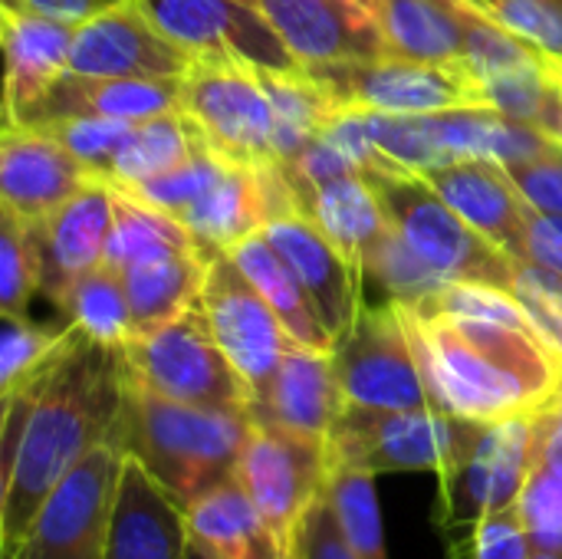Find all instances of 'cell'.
I'll return each instance as SVG.
<instances>
[{
    "label": "cell",
    "mask_w": 562,
    "mask_h": 559,
    "mask_svg": "<svg viewBox=\"0 0 562 559\" xmlns=\"http://www.w3.org/2000/svg\"><path fill=\"white\" fill-rule=\"evenodd\" d=\"M188 521L184 507L125 455L105 559H184Z\"/></svg>",
    "instance_id": "23"
},
{
    "label": "cell",
    "mask_w": 562,
    "mask_h": 559,
    "mask_svg": "<svg viewBox=\"0 0 562 559\" xmlns=\"http://www.w3.org/2000/svg\"><path fill=\"white\" fill-rule=\"evenodd\" d=\"M201 306L211 323L214 339L247 379L254 395L273 379L286 349L296 343L280 323L267 297L250 283V277L234 264L231 254H217L207 264L201 287Z\"/></svg>",
    "instance_id": "13"
},
{
    "label": "cell",
    "mask_w": 562,
    "mask_h": 559,
    "mask_svg": "<svg viewBox=\"0 0 562 559\" xmlns=\"http://www.w3.org/2000/svg\"><path fill=\"white\" fill-rule=\"evenodd\" d=\"M250 3H257V0H250Z\"/></svg>",
    "instance_id": "60"
},
{
    "label": "cell",
    "mask_w": 562,
    "mask_h": 559,
    "mask_svg": "<svg viewBox=\"0 0 562 559\" xmlns=\"http://www.w3.org/2000/svg\"><path fill=\"white\" fill-rule=\"evenodd\" d=\"M389 224L448 283H491L514 290L517 264L504 247L471 227L422 175H366Z\"/></svg>",
    "instance_id": "7"
},
{
    "label": "cell",
    "mask_w": 562,
    "mask_h": 559,
    "mask_svg": "<svg viewBox=\"0 0 562 559\" xmlns=\"http://www.w3.org/2000/svg\"><path fill=\"white\" fill-rule=\"evenodd\" d=\"M3 3H23L30 10H40L46 16H56V20H66L72 26L105 13V10H115L128 0H3Z\"/></svg>",
    "instance_id": "52"
},
{
    "label": "cell",
    "mask_w": 562,
    "mask_h": 559,
    "mask_svg": "<svg viewBox=\"0 0 562 559\" xmlns=\"http://www.w3.org/2000/svg\"><path fill=\"white\" fill-rule=\"evenodd\" d=\"M422 178H428L431 188L487 241L504 247L514 260L524 257V227L530 201L520 194L504 165L461 158Z\"/></svg>",
    "instance_id": "24"
},
{
    "label": "cell",
    "mask_w": 562,
    "mask_h": 559,
    "mask_svg": "<svg viewBox=\"0 0 562 559\" xmlns=\"http://www.w3.org/2000/svg\"><path fill=\"white\" fill-rule=\"evenodd\" d=\"M231 165V158H224L211 142L207 145H201L184 165H178L175 171H168V175H158V178H151V181H142V185H135V188H128V194H135L138 201H145V204H151V208H161V211H168V214H175V217H181L217 178H221V171ZM122 191V188H119Z\"/></svg>",
    "instance_id": "39"
},
{
    "label": "cell",
    "mask_w": 562,
    "mask_h": 559,
    "mask_svg": "<svg viewBox=\"0 0 562 559\" xmlns=\"http://www.w3.org/2000/svg\"><path fill=\"white\" fill-rule=\"evenodd\" d=\"M250 432V412L171 402L125 379V402L112 441L181 507H191L217 484L237 478Z\"/></svg>",
    "instance_id": "3"
},
{
    "label": "cell",
    "mask_w": 562,
    "mask_h": 559,
    "mask_svg": "<svg viewBox=\"0 0 562 559\" xmlns=\"http://www.w3.org/2000/svg\"><path fill=\"white\" fill-rule=\"evenodd\" d=\"M306 544H310V559H359L352 554L349 540L342 537L336 517H333V507L326 501V491L323 497L316 501V507L310 511V521H306Z\"/></svg>",
    "instance_id": "51"
},
{
    "label": "cell",
    "mask_w": 562,
    "mask_h": 559,
    "mask_svg": "<svg viewBox=\"0 0 562 559\" xmlns=\"http://www.w3.org/2000/svg\"><path fill=\"white\" fill-rule=\"evenodd\" d=\"M300 201L280 165L250 168L231 161L221 178L178 217L207 257L227 254L237 241L263 231L270 221L296 214Z\"/></svg>",
    "instance_id": "16"
},
{
    "label": "cell",
    "mask_w": 562,
    "mask_h": 559,
    "mask_svg": "<svg viewBox=\"0 0 562 559\" xmlns=\"http://www.w3.org/2000/svg\"><path fill=\"white\" fill-rule=\"evenodd\" d=\"M194 53L165 36L148 13L128 0L76 26L69 72L102 79H184Z\"/></svg>",
    "instance_id": "15"
},
{
    "label": "cell",
    "mask_w": 562,
    "mask_h": 559,
    "mask_svg": "<svg viewBox=\"0 0 562 559\" xmlns=\"http://www.w3.org/2000/svg\"><path fill=\"white\" fill-rule=\"evenodd\" d=\"M342 405L415 412L435 409L398 303H362L352 329L333 349ZM438 412V409H435Z\"/></svg>",
    "instance_id": "10"
},
{
    "label": "cell",
    "mask_w": 562,
    "mask_h": 559,
    "mask_svg": "<svg viewBox=\"0 0 562 559\" xmlns=\"http://www.w3.org/2000/svg\"><path fill=\"white\" fill-rule=\"evenodd\" d=\"M375 16L392 56L464 63V23L451 0H382Z\"/></svg>",
    "instance_id": "30"
},
{
    "label": "cell",
    "mask_w": 562,
    "mask_h": 559,
    "mask_svg": "<svg viewBox=\"0 0 562 559\" xmlns=\"http://www.w3.org/2000/svg\"><path fill=\"white\" fill-rule=\"evenodd\" d=\"M369 138L412 175H428L458 161L441 142L431 115H395V112H359Z\"/></svg>",
    "instance_id": "37"
},
{
    "label": "cell",
    "mask_w": 562,
    "mask_h": 559,
    "mask_svg": "<svg viewBox=\"0 0 562 559\" xmlns=\"http://www.w3.org/2000/svg\"><path fill=\"white\" fill-rule=\"evenodd\" d=\"M72 326H79L86 336L105 343V346H125L135 336V316L128 306L125 280L109 264H99L95 270L82 273L56 303Z\"/></svg>",
    "instance_id": "35"
},
{
    "label": "cell",
    "mask_w": 562,
    "mask_h": 559,
    "mask_svg": "<svg viewBox=\"0 0 562 559\" xmlns=\"http://www.w3.org/2000/svg\"><path fill=\"white\" fill-rule=\"evenodd\" d=\"M537 336L562 359V277L537 264H517L514 290Z\"/></svg>",
    "instance_id": "43"
},
{
    "label": "cell",
    "mask_w": 562,
    "mask_h": 559,
    "mask_svg": "<svg viewBox=\"0 0 562 559\" xmlns=\"http://www.w3.org/2000/svg\"><path fill=\"white\" fill-rule=\"evenodd\" d=\"M188 544L211 559H283V547L237 478L184 507Z\"/></svg>",
    "instance_id": "26"
},
{
    "label": "cell",
    "mask_w": 562,
    "mask_h": 559,
    "mask_svg": "<svg viewBox=\"0 0 562 559\" xmlns=\"http://www.w3.org/2000/svg\"><path fill=\"white\" fill-rule=\"evenodd\" d=\"M125 451L92 448L40 504L16 559H105Z\"/></svg>",
    "instance_id": "11"
},
{
    "label": "cell",
    "mask_w": 562,
    "mask_h": 559,
    "mask_svg": "<svg viewBox=\"0 0 562 559\" xmlns=\"http://www.w3.org/2000/svg\"><path fill=\"white\" fill-rule=\"evenodd\" d=\"M263 234L280 250V257L290 264V270L303 283L313 310L319 313L323 326L339 343L352 329V323L366 303L362 300L366 277L339 254V247L303 211L270 221L263 227Z\"/></svg>",
    "instance_id": "19"
},
{
    "label": "cell",
    "mask_w": 562,
    "mask_h": 559,
    "mask_svg": "<svg viewBox=\"0 0 562 559\" xmlns=\"http://www.w3.org/2000/svg\"><path fill=\"white\" fill-rule=\"evenodd\" d=\"M40 293V257L20 217L0 208V306L13 316H30V300Z\"/></svg>",
    "instance_id": "42"
},
{
    "label": "cell",
    "mask_w": 562,
    "mask_h": 559,
    "mask_svg": "<svg viewBox=\"0 0 562 559\" xmlns=\"http://www.w3.org/2000/svg\"><path fill=\"white\" fill-rule=\"evenodd\" d=\"M533 125L562 145V86L557 79H550L547 96H543V105H540V115H537Z\"/></svg>",
    "instance_id": "54"
},
{
    "label": "cell",
    "mask_w": 562,
    "mask_h": 559,
    "mask_svg": "<svg viewBox=\"0 0 562 559\" xmlns=\"http://www.w3.org/2000/svg\"><path fill=\"white\" fill-rule=\"evenodd\" d=\"M517 511L537 550L562 554V478L553 468L537 461Z\"/></svg>",
    "instance_id": "45"
},
{
    "label": "cell",
    "mask_w": 562,
    "mask_h": 559,
    "mask_svg": "<svg viewBox=\"0 0 562 559\" xmlns=\"http://www.w3.org/2000/svg\"><path fill=\"white\" fill-rule=\"evenodd\" d=\"M171 109H181V79H102L63 72L20 125H46L76 115L142 122Z\"/></svg>",
    "instance_id": "25"
},
{
    "label": "cell",
    "mask_w": 562,
    "mask_h": 559,
    "mask_svg": "<svg viewBox=\"0 0 562 559\" xmlns=\"http://www.w3.org/2000/svg\"><path fill=\"white\" fill-rule=\"evenodd\" d=\"M303 214L339 247V254L366 277L362 257L369 244L385 231L389 217L366 175H339L323 181L303 198Z\"/></svg>",
    "instance_id": "27"
},
{
    "label": "cell",
    "mask_w": 562,
    "mask_h": 559,
    "mask_svg": "<svg viewBox=\"0 0 562 559\" xmlns=\"http://www.w3.org/2000/svg\"><path fill=\"white\" fill-rule=\"evenodd\" d=\"M181 250H201V247H198L194 234L175 214L151 208V204L138 201L135 194L115 188V217H112V234H109L102 264H109L112 270L122 273L125 267H132L138 260L181 254Z\"/></svg>",
    "instance_id": "33"
},
{
    "label": "cell",
    "mask_w": 562,
    "mask_h": 559,
    "mask_svg": "<svg viewBox=\"0 0 562 559\" xmlns=\"http://www.w3.org/2000/svg\"><path fill=\"white\" fill-rule=\"evenodd\" d=\"M422 316H458V320H484V323H507V326H530L524 306L510 290L491 283H445L418 306Z\"/></svg>",
    "instance_id": "40"
},
{
    "label": "cell",
    "mask_w": 562,
    "mask_h": 559,
    "mask_svg": "<svg viewBox=\"0 0 562 559\" xmlns=\"http://www.w3.org/2000/svg\"><path fill=\"white\" fill-rule=\"evenodd\" d=\"M181 109L204 128L211 145L250 168L280 165L277 155V115L270 96L240 56H194L181 79Z\"/></svg>",
    "instance_id": "9"
},
{
    "label": "cell",
    "mask_w": 562,
    "mask_h": 559,
    "mask_svg": "<svg viewBox=\"0 0 562 559\" xmlns=\"http://www.w3.org/2000/svg\"><path fill=\"white\" fill-rule=\"evenodd\" d=\"M481 428L484 422L435 409L382 412L342 405L326 441V458L329 465L359 468L375 478L392 471H431L445 478L474 451Z\"/></svg>",
    "instance_id": "5"
},
{
    "label": "cell",
    "mask_w": 562,
    "mask_h": 559,
    "mask_svg": "<svg viewBox=\"0 0 562 559\" xmlns=\"http://www.w3.org/2000/svg\"><path fill=\"white\" fill-rule=\"evenodd\" d=\"M537 412L484 425L474 451L441 478L438 527L451 559H471L477 527L520 504V494L540 461Z\"/></svg>",
    "instance_id": "6"
},
{
    "label": "cell",
    "mask_w": 562,
    "mask_h": 559,
    "mask_svg": "<svg viewBox=\"0 0 562 559\" xmlns=\"http://www.w3.org/2000/svg\"><path fill=\"white\" fill-rule=\"evenodd\" d=\"M326 478V445L254 422L237 465V481L270 524L273 537L283 547V557L306 534L310 511L323 497Z\"/></svg>",
    "instance_id": "12"
},
{
    "label": "cell",
    "mask_w": 562,
    "mask_h": 559,
    "mask_svg": "<svg viewBox=\"0 0 562 559\" xmlns=\"http://www.w3.org/2000/svg\"><path fill=\"white\" fill-rule=\"evenodd\" d=\"M484 86H487V102L494 112L533 125L540 115L550 76H547V66H527V69H510V72L491 76V79H484Z\"/></svg>",
    "instance_id": "47"
},
{
    "label": "cell",
    "mask_w": 562,
    "mask_h": 559,
    "mask_svg": "<svg viewBox=\"0 0 562 559\" xmlns=\"http://www.w3.org/2000/svg\"><path fill=\"white\" fill-rule=\"evenodd\" d=\"M398 310L438 412L491 425L543 409L560 389L562 359L533 326Z\"/></svg>",
    "instance_id": "2"
},
{
    "label": "cell",
    "mask_w": 562,
    "mask_h": 559,
    "mask_svg": "<svg viewBox=\"0 0 562 559\" xmlns=\"http://www.w3.org/2000/svg\"><path fill=\"white\" fill-rule=\"evenodd\" d=\"M148 20L194 56H240L257 69H300L260 3L250 0H135Z\"/></svg>",
    "instance_id": "14"
},
{
    "label": "cell",
    "mask_w": 562,
    "mask_h": 559,
    "mask_svg": "<svg viewBox=\"0 0 562 559\" xmlns=\"http://www.w3.org/2000/svg\"><path fill=\"white\" fill-rule=\"evenodd\" d=\"M435 128L441 142L451 148V155L477 158V161H497V165H517L543 155L553 138L540 132L530 122L507 119L494 109H458V112H435Z\"/></svg>",
    "instance_id": "31"
},
{
    "label": "cell",
    "mask_w": 562,
    "mask_h": 559,
    "mask_svg": "<svg viewBox=\"0 0 562 559\" xmlns=\"http://www.w3.org/2000/svg\"><path fill=\"white\" fill-rule=\"evenodd\" d=\"M326 501L333 507V517L349 540L352 554L359 559H389L385 554V530H382V511L375 494V474L329 465L326 478Z\"/></svg>",
    "instance_id": "36"
},
{
    "label": "cell",
    "mask_w": 562,
    "mask_h": 559,
    "mask_svg": "<svg viewBox=\"0 0 562 559\" xmlns=\"http://www.w3.org/2000/svg\"><path fill=\"white\" fill-rule=\"evenodd\" d=\"M533 559H562V554H553V550H533Z\"/></svg>",
    "instance_id": "58"
},
{
    "label": "cell",
    "mask_w": 562,
    "mask_h": 559,
    "mask_svg": "<svg viewBox=\"0 0 562 559\" xmlns=\"http://www.w3.org/2000/svg\"><path fill=\"white\" fill-rule=\"evenodd\" d=\"M501 26L537 43L543 53L562 56V0H471Z\"/></svg>",
    "instance_id": "46"
},
{
    "label": "cell",
    "mask_w": 562,
    "mask_h": 559,
    "mask_svg": "<svg viewBox=\"0 0 562 559\" xmlns=\"http://www.w3.org/2000/svg\"><path fill=\"white\" fill-rule=\"evenodd\" d=\"M303 66L392 56L379 16L359 0H257Z\"/></svg>",
    "instance_id": "20"
},
{
    "label": "cell",
    "mask_w": 562,
    "mask_h": 559,
    "mask_svg": "<svg viewBox=\"0 0 562 559\" xmlns=\"http://www.w3.org/2000/svg\"><path fill=\"white\" fill-rule=\"evenodd\" d=\"M135 122H122V119H99V115H76V119H56L43 128L46 135H53L59 145H66L99 181L109 178L122 145L128 142Z\"/></svg>",
    "instance_id": "41"
},
{
    "label": "cell",
    "mask_w": 562,
    "mask_h": 559,
    "mask_svg": "<svg viewBox=\"0 0 562 559\" xmlns=\"http://www.w3.org/2000/svg\"><path fill=\"white\" fill-rule=\"evenodd\" d=\"M112 217L115 188L105 181H92L63 208H56L46 221L23 224L40 257V293L59 303L69 283H76L82 273L95 270L105 260Z\"/></svg>",
    "instance_id": "18"
},
{
    "label": "cell",
    "mask_w": 562,
    "mask_h": 559,
    "mask_svg": "<svg viewBox=\"0 0 562 559\" xmlns=\"http://www.w3.org/2000/svg\"><path fill=\"white\" fill-rule=\"evenodd\" d=\"M547 76L550 79H557L562 86V56H550V63H547Z\"/></svg>",
    "instance_id": "56"
},
{
    "label": "cell",
    "mask_w": 562,
    "mask_h": 559,
    "mask_svg": "<svg viewBox=\"0 0 562 559\" xmlns=\"http://www.w3.org/2000/svg\"><path fill=\"white\" fill-rule=\"evenodd\" d=\"M122 359L125 379L145 392L201 409L250 412L254 389L214 339L201 300L165 326L135 333L122 346Z\"/></svg>",
    "instance_id": "4"
},
{
    "label": "cell",
    "mask_w": 562,
    "mask_h": 559,
    "mask_svg": "<svg viewBox=\"0 0 562 559\" xmlns=\"http://www.w3.org/2000/svg\"><path fill=\"white\" fill-rule=\"evenodd\" d=\"M125 402V359L66 323L53 356L3 392L0 554L16 559L49 491L102 441Z\"/></svg>",
    "instance_id": "1"
},
{
    "label": "cell",
    "mask_w": 562,
    "mask_h": 559,
    "mask_svg": "<svg viewBox=\"0 0 562 559\" xmlns=\"http://www.w3.org/2000/svg\"><path fill=\"white\" fill-rule=\"evenodd\" d=\"M211 138L204 135V128L184 109H171V112L142 119L132 125V135L122 145L105 185L128 191L142 181L168 175L178 165H184Z\"/></svg>",
    "instance_id": "32"
},
{
    "label": "cell",
    "mask_w": 562,
    "mask_h": 559,
    "mask_svg": "<svg viewBox=\"0 0 562 559\" xmlns=\"http://www.w3.org/2000/svg\"><path fill=\"white\" fill-rule=\"evenodd\" d=\"M3 53H7V122L23 115L49 92V86L69 72V53L76 26L23 3H3Z\"/></svg>",
    "instance_id": "22"
},
{
    "label": "cell",
    "mask_w": 562,
    "mask_h": 559,
    "mask_svg": "<svg viewBox=\"0 0 562 559\" xmlns=\"http://www.w3.org/2000/svg\"><path fill=\"white\" fill-rule=\"evenodd\" d=\"M273 115H277V155L280 161H286L290 155H296L313 135H319L336 115L339 105L333 102V96L323 89V82L306 69H257Z\"/></svg>",
    "instance_id": "34"
},
{
    "label": "cell",
    "mask_w": 562,
    "mask_h": 559,
    "mask_svg": "<svg viewBox=\"0 0 562 559\" xmlns=\"http://www.w3.org/2000/svg\"><path fill=\"white\" fill-rule=\"evenodd\" d=\"M211 260L214 257H204L201 250H181V254H165L125 267L122 280L135 316V333L165 326L168 320L194 306L201 300V287Z\"/></svg>",
    "instance_id": "29"
},
{
    "label": "cell",
    "mask_w": 562,
    "mask_h": 559,
    "mask_svg": "<svg viewBox=\"0 0 562 559\" xmlns=\"http://www.w3.org/2000/svg\"><path fill=\"white\" fill-rule=\"evenodd\" d=\"M339 109L435 115L491 109L484 79L468 63H418L402 56L346 59L306 66Z\"/></svg>",
    "instance_id": "8"
},
{
    "label": "cell",
    "mask_w": 562,
    "mask_h": 559,
    "mask_svg": "<svg viewBox=\"0 0 562 559\" xmlns=\"http://www.w3.org/2000/svg\"><path fill=\"white\" fill-rule=\"evenodd\" d=\"M362 270L389 293V300L405 306H418L425 297H431L448 283L412 250V244L392 224H385V231L369 244L362 257Z\"/></svg>",
    "instance_id": "38"
},
{
    "label": "cell",
    "mask_w": 562,
    "mask_h": 559,
    "mask_svg": "<svg viewBox=\"0 0 562 559\" xmlns=\"http://www.w3.org/2000/svg\"><path fill=\"white\" fill-rule=\"evenodd\" d=\"M342 412V392L336 379L333 353L293 343L273 372V379L254 395L250 418L290 435L326 445Z\"/></svg>",
    "instance_id": "21"
},
{
    "label": "cell",
    "mask_w": 562,
    "mask_h": 559,
    "mask_svg": "<svg viewBox=\"0 0 562 559\" xmlns=\"http://www.w3.org/2000/svg\"><path fill=\"white\" fill-rule=\"evenodd\" d=\"M540 418V461L562 478V382L553 399L537 412Z\"/></svg>",
    "instance_id": "53"
},
{
    "label": "cell",
    "mask_w": 562,
    "mask_h": 559,
    "mask_svg": "<svg viewBox=\"0 0 562 559\" xmlns=\"http://www.w3.org/2000/svg\"><path fill=\"white\" fill-rule=\"evenodd\" d=\"M524 264H537L562 277V214H550L530 204L524 227Z\"/></svg>",
    "instance_id": "50"
},
{
    "label": "cell",
    "mask_w": 562,
    "mask_h": 559,
    "mask_svg": "<svg viewBox=\"0 0 562 559\" xmlns=\"http://www.w3.org/2000/svg\"><path fill=\"white\" fill-rule=\"evenodd\" d=\"M0 326H3V333H0V392H7L26 372H33L40 362H46L53 356L66 326L53 333V329L36 326L30 316H13V313H3Z\"/></svg>",
    "instance_id": "44"
},
{
    "label": "cell",
    "mask_w": 562,
    "mask_h": 559,
    "mask_svg": "<svg viewBox=\"0 0 562 559\" xmlns=\"http://www.w3.org/2000/svg\"><path fill=\"white\" fill-rule=\"evenodd\" d=\"M227 254L250 277V283L267 297V303L277 310L280 323L286 326V333L300 346L323 349V353H333L336 349V339L329 336V329L323 326L319 313L313 310L303 283L296 280V273L290 270V264L280 257V250L267 241L263 231L237 241Z\"/></svg>",
    "instance_id": "28"
},
{
    "label": "cell",
    "mask_w": 562,
    "mask_h": 559,
    "mask_svg": "<svg viewBox=\"0 0 562 559\" xmlns=\"http://www.w3.org/2000/svg\"><path fill=\"white\" fill-rule=\"evenodd\" d=\"M184 559H211V557H207L204 550H198L194 544H188V557H184Z\"/></svg>",
    "instance_id": "57"
},
{
    "label": "cell",
    "mask_w": 562,
    "mask_h": 559,
    "mask_svg": "<svg viewBox=\"0 0 562 559\" xmlns=\"http://www.w3.org/2000/svg\"><path fill=\"white\" fill-rule=\"evenodd\" d=\"M283 559H310V544H306V534H303V537H300V540L290 547V554H286Z\"/></svg>",
    "instance_id": "55"
},
{
    "label": "cell",
    "mask_w": 562,
    "mask_h": 559,
    "mask_svg": "<svg viewBox=\"0 0 562 559\" xmlns=\"http://www.w3.org/2000/svg\"><path fill=\"white\" fill-rule=\"evenodd\" d=\"M533 540L520 521V511H501L494 517H487L477 534H474V547L471 559H533Z\"/></svg>",
    "instance_id": "49"
},
{
    "label": "cell",
    "mask_w": 562,
    "mask_h": 559,
    "mask_svg": "<svg viewBox=\"0 0 562 559\" xmlns=\"http://www.w3.org/2000/svg\"><path fill=\"white\" fill-rule=\"evenodd\" d=\"M99 181L66 145L36 125L7 122L0 142V208L23 224L46 221L86 185Z\"/></svg>",
    "instance_id": "17"
},
{
    "label": "cell",
    "mask_w": 562,
    "mask_h": 559,
    "mask_svg": "<svg viewBox=\"0 0 562 559\" xmlns=\"http://www.w3.org/2000/svg\"><path fill=\"white\" fill-rule=\"evenodd\" d=\"M507 175L514 178V185L520 188V194L550 214H562V145L553 142L543 155L530 158V161H517V165H504Z\"/></svg>",
    "instance_id": "48"
},
{
    "label": "cell",
    "mask_w": 562,
    "mask_h": 559,
    "mask_svg": "<svg viewBox=\"0 0 562 559\" xmlns=\"http://www.w3.org/2000/svg\"><path fill=\"white\" fill-rule=\"evenodd\" d=\"M359 3H362V7H369V10H372V13H375V7H379V3H382V0H359Z\"/></svg>",
    "instance_id": "59"
}]
</instances>
